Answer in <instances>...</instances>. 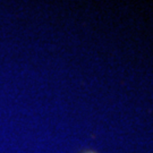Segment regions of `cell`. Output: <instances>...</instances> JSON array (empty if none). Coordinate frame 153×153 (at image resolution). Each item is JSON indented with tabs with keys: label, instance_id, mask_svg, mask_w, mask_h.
<instances>
[{
	"label": "cell",
	"instance_id": "1",
	"mask_svg": "<svg viewBox=\"0 0 153 153\" xmlns=\"http://www.w3.org/2000/svg\"><path fill=\"white\" fill-rule=\"evenodd\" d=\"M88 153H93V152H88Z\"/></svg>",
	"mask_w": 153,
	"mask_h": 153
}]
</instances>
